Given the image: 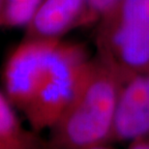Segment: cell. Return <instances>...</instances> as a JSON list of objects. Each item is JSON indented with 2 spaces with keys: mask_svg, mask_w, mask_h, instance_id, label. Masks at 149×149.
<instances>
[{
  "mask_svg": "<svg viewBox=\"0 0 149 149\" xmlns=\"http://www.w3.org/2000/svg\"><path fill=\"white\" fill-rule=\"evenodd\" d=\"M121 81L96 55L71 102L50 129L53 148L103 149L109 147Z\"/></svg>",
  "mask_w": 149,
  "mask_h": 149,
  "instance_id": "1",
  "label": "cell"
},
{
  "mask_svg": "<svg viewBox=\"0 0 149 149\" xmlns=\"http://www.w3.org/2000/svg\"><path fill=\"white\" fill-rule=\"evenodd\" d=\"M43 0H4L0 28H25Z\"/></svg>",
  "mask_w": 149,
  "mask_h": 149,
  "instance_id": "7",
  "label": "cell"
},
{
  "mask_svg": "<svg viewBox=\"0 0 149 149\" xmlns=\"http://www.w3.org/2000/svg\"><path fill=\"white\" fill-rule=\"evenodd\" d=\"M59 41L22 39L9 56L2 77L5 95L22 112L43 83Z\"/></svg>",
  "mask_w": 149,
  "mask_h": 149,
  "instance_id": "3",
  "label": "cell"
},
{
  "mask_svg": "<svg viewBox=\"0 0 149 149\" xmlns=\"http://www.w3.org/2000/svg\"><path fill=\"white\" fill-rule=\"evenodd\" d=\"M84 11L85 0H43L24 28L23 39L62 40L69 31L79 28Z\"/></svg>",
  "mask_w": 149,
  "mask_h": 149,
  "instance_id": "5",
  "label": "cell"
},
{
  "mask_svg": "<svg viewBox=\"0 0 149 149\" xmlns=\"http://www.w3.org/2000/svg\"><path fill=\"white\" fill-rule=\"evenodd\" d=\"M91 58L83 45L59 41L43 83L23 111L33 132L56 124L76 96Z\"/></svg>",
  "mask_w": 149,
  "mask_h": 149,
  "instance_id": "2",
  "label": "cell"
},
{
  "mask_svg": "<svg viewBox=\"0 0 149 149\" xmlns=\"http://www.w3.org/2000/svg\"><path fill=\"white\" fill-rule=\"evenodd\" d=\"M3 4H4V0H0V17H1V12H2Z\"/></svg>",
  "mask_w": 149,
  "mask_h": 149,
  "instance_id": "10",
  "label": "cell"
},
{
  "mask_svg": "<svg viewBox=\"0 0 149 149\" xmlns=\"http://www.w3.org/2000/svg\"><path fill=\"white\" fill-rule=\"evenodd\" d=\"M15 107L0 92V149H26L37 147V133L22 126Z\"/></svg>",
  "mask_w": 149,
  "mask_h": 149,
  "instance_id": "6",
  "label": "cell"
},
{
  "mask_svg": "<svg viewBox=\"0 0 149 149\" xmlns=\"http://www.w3.org/2000/svg\"><path fill=\"white\" fill-rule=\"evenodd\" d=\"M149 136V71L121 83L111 143L131 145Z\"/></svg>",
  "mask_w": 149,
  "mask_h": 149,
  "instance_id": "4",
  "label": "cell"
},
{
  "mask_svg": "<svg viewBox=\"0 0 149 149\" xmlns=\"http://www.w3.org/2000/svg\"><path fill=\"white\" fill-rule=\"evenodd\" d=\"M121 0H85V11L83 14L79 28L95 26L101 17Z\"/></svg>",
  "mask_w": 149,
  "mask_h": 149,
  "instance_id": "9",
  "label": "cell"
},
{
  "mask_svg": "<svg viewBox=\"0 0 149 149\" xmlns=\"http://www.w3.org/2000/svg\"><path fill=\"white\" fill-rule=\"evenodd\" d=\"M103 17H109L149 29V0H121Z\"/></svg>",
  "mask_w": 149,
  "mask_h": 149,
  "instance_id": "8",
  "label": "cell"
}]
</instances>
